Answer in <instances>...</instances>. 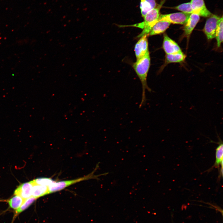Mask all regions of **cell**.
I'll return each instance as SVG.
<instances>
[{
    "label": "cell",
    "mask_w": 223,
    "mask_h": 223,
    "mask_svg": "<svg viewBox=\"0 0 223 223\" xmlns=\"http://www.w3.org/2000/svg\"><path fill=\"white\" fill-rule=\"evenodd\" d=\"M151 58L149 51L143 57L136 60L133 65L135 71L141 83L142 88V100L139 107L141 108L146 103V99L145 94L146 90L150 92L151 90L148 87L147 82V77L150 67Z\"/></svg>",
    "instance_id": "obj_1"
},
{
    "label": "cell",
    "mask_w": 223,
    "mask_h": 223,
    "mask_svg": "<svg viewBox=\"0 0 223 223\" xmlns=\"http://www.w3.org/2000/svg\"><path fill=\"white\" fill-rule=\"evenodd\" d=\"M166 0H163L159 4L152 10L148 12L143 17L144 20L140 23L129 25H120V27H132L138 28L142 29V31L138 36L140 38L144 35H148L153 26L158 21L161 14L160 10Z\"/></svg>",
    "instance_id": "obj_2"
},
{
    "label": "cell",
    "mask_w": 223,
    "mask_h": 223,
    "mask_svg": "<svg viewBox=\"0 0 223 223\" xmlns=\"http://www.w3.org/2000/svg\"><path fill=\"white\" fill-rule=\"evenodd\" d=\"M95 171L87 176L73 180L62 181L57 182H54L48 186L49 194L60 191L65 188L72 184L81 181L87 180L90 179L97 178V177L102 175H106L108 173L101 174L100 175H95L94 173Z\"/></svg>",
    "instance_id": "obj_3"
},
{
    "label": "cell",
    "mask_w": 223,
    "mask_h": 223,
    "mask_svg": "<svg viewBox=\"0 0 223 223\" xmlns=\"http://www.w3.org/2000/svg\"><path fill=\"white\" fill-rule=\"evenodd\" d=\"M190 14L182 12L167 14H160L158 21L164 20L174 24H185Z\"/></svg>",
    "instance_id": "obj_4"
},
{
    "label": "cell",
    "mask_w": 223,
    "mask_h": 223,
    "mask_svg": "<svg viewBox=\"0 0 223 223\" xmlns=\"http://www.w3.org/2000/svg\"><path fill=\"white\" fill-rule=\"evenodd\" d=\"M220 18L216 15L212 14L206 20L203 31L208 39L215 37L217 25Z\"/></svg>",
    "instance_id": "obj_5"
},
{
    "label": "cell",
    "mask_w": 223,
    "mask_h": 223,
    "mask_svg": "<svg viewBox=\"0 0 223 223\" xmlns=\"http://www.w3.org/2000/svg\"><path fill=\"white\" fill-rule=\"evenodd\" d=\"M147 36L145 35L141 37L135 45L134 51L136 60L142 58L149 51Z\"/></svg>",
    "instance_id": "obj_6"
},
{
    "label": "cell",
    "mask_w": 223,
    "mask_h": 223,
    "mask_svg": "<svg viewBox=\"0 0 223 223\" xmlns=\"http://www.w3.org/2000/svg\"><path fill=\"white\" fill-rule=\"evenodd\" d=\"M190 2L193 14L204 17H209L212 15L206 7L204 0H191Z\"/></svg>",
    "instance_id": "obj_7"
},
{
    "label": "cell",
    "mask_w": 223,
    "mask_h": 223,
    "mask_svg": "<svg viewBox=\"0 0 223 223\" xmlns=\"http://www.w3.org/2000/svg\"><path fill=\"white\" fill-rule=\"evenodd\" d=\"M163 47L166 54L182 52L178 44L169 38L166 34H165L164 36Z\"/></svg>",
    "instance_id": "obj_8"
},
{
    "label": "cell",
    "mask_w": 223,
    "mask_h": 223,
    "mask_svg": "<svg viewBox=\"0 0 223 223\" xmlns=\"http://www.w3.org/2000/svg\"><path fill=\"white\" fill-rule=\"evenodd\" d=\"M33 184L31 181L21 184L15 190L14 195H18L25 199L32 196Z\"/></svg>",
    "instance_id": "obj_9"
},
{
    "label": "cell",
    "mask_w": 223,
    "mask_h": 223,
    "mask_svg": "<svg viewBox=\"0 0 223 223\" xmlns=\"http://www.w3.org/2000/svg\"><path fill=\"white\" fill-rule=\"evenodd\" d=\"M200 20V16L195 14H190L183 28L184 35L189 37Z\"/></svg>",
    "instance_id": "obj_10"
},
{
    "label": "cell",
    "mask_w": 223,
    "mask_h": 223,
    "mask_svg": "<svg viewBox=\"0 0 223 223\" xmlns=\"http://www.w3.org/2000/svg\"><path fill=\"white\" fill-rule=\"evenodd\" d=\"M171 23L164 20L158 21L152 27L148 36H153L164 33L169 27Z\"/></svg>",
    "instance_id": "obj_11"
},
{
    "label": "cell",
    "mask_w": 223,
    "mask_h": 223,
    "mask_svg": "<svg viewBox=\"0 0 223 223\" xmlns=\"http://www.w3.org/2000/svg\"><path fill=\"white\" fill-rule=\"evenodd\" d=\"M140 8L142 17L157 5L155 0H140Z\"/></svg>",
    "instance_id": "obj_12"
},
{
    "label": "cell",
    "mask_w": 223,
    "mask_h": 223,
    "mask_svg": "<svg viewBox=\"0 0 223 223\" xmlns=\"http://www.w3.org/2000/svg\"><path fill=\"white\" fill-rule=\"evenodd\" d=\"M219 142L218 145L216 150V160L213 167L218 168L221 166H223V145L222 140L219 137Z\"/></svg>",
    "instance_id": "obj_13"
},
{
    "label": "cell",
    "mask_w": 223,
    "mask_h": 223,
    "mask_svg": "<svg viewBox=\"0 0 223 223\" xmlns=\"http://www.w3.org/2000/svg\"><path fill=\"white\" fill-rule=\"evenodd\" d=\"M49 194L48 186L34 185L32 188V196L37 199Z\"/></svg>",
    "instance_id": "obj_14"
},
{
    "label": "cell",
    "mask_w": 223,
    "mask_h": 223,
    "mask_svg": "<svg viewBox=\"0 0 223 223\" xmlns=\"http://www.w3.org/2000/svg\"><path fill=\"white\" fill-rule=\"evenodd\" d=\"M186 55L182 52L169 54H166L167 63H179L183 61L185 59Z\"/></svg>",
    "instance_id": "obj_15"
},
{
    "label": "cell",
    "mask_w": 223,
    "mask_h": 223,
    "mask_svg": "<svg viewBox=\"0 0 223 223\" xmlns=\"http://www.w3.org/2000/svg\"><path fill=\"white\" fill-rule=\"evenodd\" d=\"M24 199L18 195H14L7 202L10 208L15 211L20 206Z\"/></svg>",
    "instance_id": "obj_16"
},
{
    "label": "cell",
    "mask_w": 223,
    "mask_h": 223,
    "mask_svg": "<svg viewBox=\"0 0 223 223\" xmlns=\"http://www.w3.org/2000/svg\"><path fill=\"white\" fill-rule=\"evenodd\" d=\"M223 16L219 19L216 32L215 37L217 41V45L219 47L223 42Z\"/></svg>",
    "instance_id": "obj_17"
},
{
    "label": "cell",
    "mask_w": 223,
    "mask_h": 223,
    "mask_svg": "<svg viewBox=\"0 0 223 223\" xmlns=\"http://www.w3.org/2000/svg\"><path fill=\"white\" fill-rule=\"evenodd\" d=\"M37 199L31 196L24 199L20 206L15 212V217L28 208Z\"/></svg>",
    "instance_id": "obj_18"
},
{
    "label": "cell",
    "mask_w": 223,
    "mask_h": 223,
    "mask_svg": "<svg viewBox=\"0 0 223 223\" xmlns=\"http://www.w3.org/2000/svg\"><path fill=\"white\" fill-rule=\"evenodd\" d=\"M173 9L189 14H193V11L190 2L183 3L174 7Z\"/></svg>",
    "instance_id": "obj_19"
},
{
    "label": "cell",
    "mask_w": 223,
    "mask_h": 223,
    "mask_svg": "<svg viewBox=\"0 0 223 223\" xmlns=\"http://www.w3.org/2000/svg\"><path fill=\"white\" fill-rule=\"evenodd\" d=\"M32 181L33 185H38L48 186L54 182L52 179L46 177L38 178Z\"/></svg>",
    "instance_id": "obj_20"
}]
</instances>
